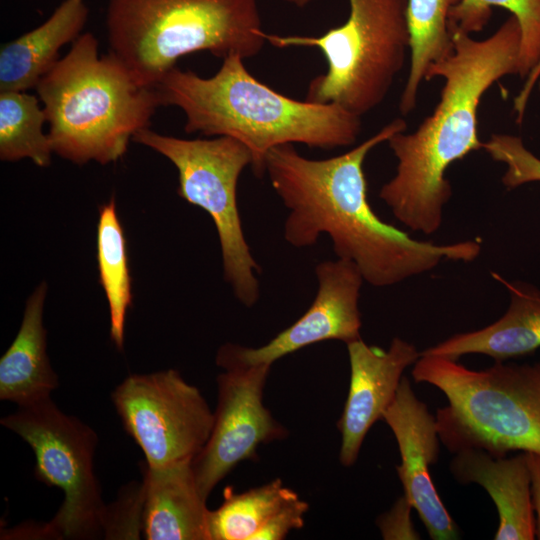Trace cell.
Listing matches in <instances>:
<instances>
[{"label":"cell","mask_w":540,"mask_h":540,"mask_svg":"<svg viewBox=\"0 0 540 540\" xmlns=\"http://www.w3.org/2000/svg\"><path fill=\"white\" fill-rule=\"evenodd\" d=\"M406 128V121L396 118L356 147L326 159L306 158L293 144L272 148L265 174L288 210L285 241L295 248L311 247L326 234L337 258L353 262L374 287L396 285L444 259L475 260L481 251L478 241L438 245L417 240L372 209L364 161L377 145Z\"/></svg>","instance_id":"obj_1"},{"label":"cell","mask_w":540,"mask_h":540,"mask_svg":"<svg viewBox=\"0 0 540 540\" xmlns=\"http://www.w3.org/2000/svg\"><path fill=\"white\" fill-rule=\"evenodd\" d=\"M451 34L452 54L430 66L425 79H444L440 100L414 132H399L387 141L397 167L379 192L396 219L426 235L440 228L452 196L447 169L482 148L477 130L482 96L499 79L518 74L521 29L515 16L483 40Z\"/></svg>","instance_id":"obj_2"},{"label":"cell","mask_w":540,"mask_h":540,"mask_svg":"<svg viewBox=\"0 0 540 540\" xmlns=\"http://www.w3.org/2000/svg\"><path fill=\"white\" fill-rule=\"evenodd\" d=\"M222 60L208 78L174 67L156 88L162 106L184 112L187 133L228 136L244 143L256 177L265 175L266 156L274 147L300 143L331 150L356 142L361 117L336 104L300 101L279 93L250 74L239 55Z\"/></svg>","instance_id":"obj_3"},{"label":"cell","mask_w":540,"mask_h":540,"mask_svg":"<svg viewBox=\"0 0 540 540\" xmlns=\"http://www.w3.org/2000/svg\"><path fill=\"white\" fill-rule=\"evenodd\" d=\"M35 89L53 153L78 165L117 161L162 106L157 88L138 84L111 53L99 56L90 32L72 43Z\"/></svg>","instance_id":"obj_4"},{"label":"cell","mask_w":540,"mask_h":540,"mask_svg":"<svg viewBox=\"0 0 540 540\" xmlns=\"http://www.w3.org/2000/svg\"><path fill=\"white\" fill-rule=\"evenodd\" d=\"M105 25L109 53L151 88L182 56L247 59L266 42L257 0H108Z\"/></svg>","instance_id":"obj_5"},{"label":"cell","mask_w":540,"mask_h":540,"mask_svg":"<svg viewBox=\"0 0 540 540\" xmlns=\"http://www.w3.org/2000/svg\"><path fill=\"white\" fill-rule=\"evenodd\" d=\"M411 373L417 383L435 386L447 398L435 417L440 441L450 452L540 454V362L495 361L474 370L456 359L420 354Z\"/></svg>","instance_id":"obj_6"},{"label":"cell","mask_w":540,"mask_h":540,"mask_svg":"<svg viewBox=\"0 0 540 540\" xmlns=\"http://www.w3.org/2000/svg\"><path fill=\"white\" fill-rule=\"evenodd\" d=\"M347 20L320 36L263 32L277 48L314 47L327 61L305 100L336 104L362 117L380 105L403 69L409 49L407 0H349Z\"/></svg>","instance_id":"obj_7"},{"label":"cell","mask_w":540,"mask_h":540,"mask_svg":"<svg viewBox=\"0 0 540 540\" xmlns=\"http://www.w3.org/2000/svg\"><path fill=\"white\" fill-rule=\"evenodd\" d=\"M0 423L21 437L35 455V477L64 493L51 521L36 536L56 539H108L111 506L102 499L94 471L96 432L60 410L50 398L18 407Z\"/></svg>","instance_id":"obj_8"},{"label":"cell","mask_w":540,"mask_h":540,"mask_svg":"<svg viewBox=\"0 0 540 540\" xmlns=\"http://www.w3.org/2000/svg\"><path fill=\"white\" fill-rule=\"evenodd\" d=\"M133 141L155 150L175 165L178 195L202 208L215 224L224 279L241 304L255 305L260 297V266L246 241L237 203L239 177L252 162L248 147L228 136L190 140L162 135L149 128L136 133Z\"/></svg>","instance_id":"obj_9"},{"label":"cell","mask_w":540,"mask_h":540,"mask_svg":"<svg viewBox=\"0 0 540 540\" xmlns=\"http://www.w3.org/2000/svg\"><path fill=\"white\" fill-rule=\"evenodd\" d=\"M111 399L149 467L193 461L210 437L214 412L200 390L174 369L131 374Z\"/></svg>","instance_id":"obj_10"},{"label":"cell","mask_w":540,"mask_h":540,"mask_svg":"<svg viewBox=\"0 0 540 540\" xmlns=\"http://www.w3.org/2000/svg\"><path fill=\"white\" fill-rule=\"evenodd\" d=\"M270 368L266 364L232 367L217 376L213 428L192 461L196 483L205 500L235 466L256 456L259 445L283 439L287 434L263 404Z\"/></svg>","instance_id":"obj_11"},{"label":"cell","mask_w":540,"mask_h":540,"mask_svg":"<svg viewBox=\"0 0 540 540\" xmlns=\"http://www.w3.org/2000/svg\"><path fill=\"white\" fill-rule=\"evenodd\" d=\"M318 288L306 312L268 343L251 348L238 344L222 345L216 364L223 368L272 365L276 360L306 346L325 340L346 344L361 339L359 297L363 276L348 260H324L315 267Z\"/></svg>","instance_id":"obj_12"},{"label":"cell","mask_w":540,"mask_h":540,"mask_svg":"<svg viewBox=\"0 0 540 540\" xmlns=\"http://www.w3.org/2000/svg\"><path fill=\"white\" fill-rule=\"evenodd\" d=\"M382 419L392 430L400 453L396 466L404 496L411 503L434 540H451L458 527L444 506L431 477V466L439 458L440 438L436 417L415 395L407 377Z\"/></svg>","instance_id":"obj_13"},{"label":"cell","mask_w":540,"mask_h":540,"mask_svg":"<svg viewBox=\"0 0 540 540\" xmlns=\"http://www.w3.org/2000/svg\"><path fill=\"white\" fill-rule=\"evenodd\" d=\"M347 345L350 385L337 423L341 434L339 459L352 466L371 426L394 400L404 370L420 357L417 348L395 337L388 349L366 344L362 339Z\"/></svg>","instance_id":"obj_14"},{"label":"cell","mask_w":540,"mask_h":540,"mask_svg":"<svg viewBox=\"0 0 540 540\" xmlns=\"http://www.w3.org/2000/svg\"><path fill=\"white\" fill-rule=\"evenodd\" d=\"M141 529L148 540H210L206 500L192 461L143 465Z\"/></svg>","instance_id":"obj_15"},{"label":"cell","mask_w":540,"mask_h":540,"mask_svg":"<svg viewBox=\"0 0 540 540\" xmlns=\"http://www.w3.org/2000/svg\"><path fill=\"white\" fill-rule=\"evenodd\" d=\"M455 454L450 463L454 478L461 484L481 485L496 505L499 525L494 539H535V514L525 452L513 457H493L481 449H464Z\"/></svg>","instance_id":"obj_16"},{"label":"cell","mask_w":540,"mask_h":540,"mask_svg":"<svg viewBox=\"0 0 540 540\" xmlns=\"http://www.w3.org/2000/svg\"><path fill=\"white\" fill-rule=\"evenodd\" d=\"M308 509L280 479L242 493L226 487L222 504L208 513L210 540H281L303 527Z\"/></svg>","instance_id":"obj_17"},{"label":"cell","mask_w":540,"mask_h":540,"mask_svg":"<svg viewBox=\"0 0 540 540\" xmlns=\"http://www.w3.org/2000/svg\"><path fill=\"white\" fill-rule=\"evenodd\" d=\"M508 289L510 304L505 314L479 330L455 334L420 352L458 359L466 354H484L495 361L526 355L540 347V291L522 282L508 283L493 274Z\"/></svg>","instance_id":"obj_18"},{"label":"cell","mask_w":540,"mask_h":540,"mask_svg":"<svg viewBox=\"0 0 540 540\" xmlns=\"http://www.w3.org/2000/svg\"><path fill=\"white\" fill-rule=\"evenodd\" d=\"M89 14L85 0H64L41 25L0 50V92L27 91L56 64L60 49L80 35Z\"/></svg>","instance_id":"obj_19"},{"label":"cell","mask_w":540,"mask_h":540,"mask_svg":"<svg viewBox=\"0 0 540 540\" xmlns=\"http://www.w3.org/2000/svg\"><path fill=\"white\" fill-rule=\"evenodd\" d=\"M47 285L42 282L27 300L18 333L0 359V399L18 407L51 397L59 379L47 355L43 309Z\"/></svg>","instance_id":"obj_20"},{"label":"cell","mask_w":540,"mask_h":540,"mask_svg":"<svg viewBox=\"0 0 540 540\" xmlns=\"http://www.w3.org/2000/svg\"><path fill=\"white\" fill-rule=\"evenodd\" d=\"M461 0H407L410 69L399 101L402 115L417 105L419 87L430 66L450 56L454 50L448 19Z\"/></svg>","instance_id":"obj_21"},{"label":"cell","mask_w":540,"mask_h":540,"mask_svg":"<svg viewBox=\"0 0 540 540\" xmlns=\"http://www.w3.org/2000/svg\"><path fill=\"white\" fill-rule=\"evenodd\" d=\"M97 262L99 282L109 305L110 338L121 351L124 347L125 320L127 310L132 304V292L126 239L113 198L99 208Z\"/></svg>","instance_id":"obj_22"},{"label":"cell","mask_w":540,"mask_h":540,"mask_svg":"<svg viewBox=\"0 0 540 540\" xmlns=\"http://www.w3.org/2000/svg\"><path fill=\"white\" fill-rule=\"evenodd\" d=\"M39 97L26 91L0 92V159L17 161L29 158L39 167L51 162L53 153L47 122Z\"/></svg>","instance_id":"obj_23"},{"label":"cell","mask_w":540,"mask_h":540,"mask_svg":"<svg viewBox=\"0 0 540 540\" xmlns=\"http://www.w3.org/2000/svg\"><path fill=\"white\" fill-rule=\"evenodd\" d=\"M492 7L512 13L521 29L518 75L525 79L540 60V0H461L449 13L450 32L470 35L482 31Z\"/></svg>","instance_id":"obj_24"},{"label":"cell","mask_w":540,"mask_h":540,"mask_svg":"<svg viewBox=\"0 0 540 540\" xmlns=\"http://www.w3.org/2000/svg\"><path fill=\"white\" fill-rule=\"evenodd\" d=\"M482 148L490 157L507 166L502 183L514 189L526 183L540 182V159L531 153L520 137L492 134Z\"/></svg>","instance_id":"obj_25"},{"label":"cell","mask_w":540,"mask_h":540,"mask_svg":"<svg viewBox=\"0 0 540 540\" xmlns=\"http://www.w3.org/2000/svg\"><path fill=\"white\" fill-rule=\"evenodd\" d=\"M411 503L403 495L392 509L380 516L377 523L384 539H420L411 520Z\"/></svg>","instance_id":"obj_26"},{"label":"cell","mask_w":540,"mask_h":540,"mask_svg":"<svg viewBox=\"0 0 540 540\" xmlns=\"http://www.w3.org/2000/svg\"><path fill=\"white\" fill-rule=\"evenodd\" d=\"M530 474L532 506L535 514L536 538L540 540V454L525 452Z\"/></svg>","instance_id":"obj_27"},{"label":"cell","mask_w":540,"mask_h":540,"mask_svg":"<svg viewBox=\"0 0 540 540\" xmlns=\"http://www.w3.org/2000/svg\"><path fill=\"white\" fill-rule=\"evenodd\" d=\"M540 77V60L525 78V83L517 96L514 98L513 109L516 113V123L521 124L526 111L527 103Z\"/></svg>","instance_id":"obj_28"},{"label":"cell","mask_w":540,"mask_h":540,"mask_svg":"<svg viewBox=\"0 0 540 540\" xmlns=\"http://www.w3.org/2000/svg\"><path fill=\"white\" fill-rule=\"evenodd\" d=\"M282 1L292 4L298 8H303L309 5L313 0H282Z\"/></svg>","instance_id":"obj_29"},{"label":"cell","mask_w":540,"mask_h":540,"mask_svg":"<svg viewBox=\"0 0 540 540\" xmlns=\"http://www.w3.org/2000/svg\"><path fill=\"white\" fill-rule=\"evenodd\" d=\"M538 88H539V92H540V82H539Z\"/></svg>","instance_id":"obj_30"}]
</instances>
